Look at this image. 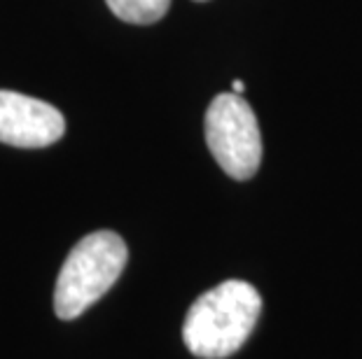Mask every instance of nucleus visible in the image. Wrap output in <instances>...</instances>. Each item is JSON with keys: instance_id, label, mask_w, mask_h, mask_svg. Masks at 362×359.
<instances>
[{"instance_id": "1", "label": "nucleus", "mask_w": 362, "mask_h": 359, "mask_svg": "<svg viewBox=\"0 0 362 359\" xmlns=\"http://www.w3.org/2000/svg\"><path fill=\"white\" fill-rule=\"evenodd\" d=\"M262 312V296L250 282L225 280L189 305L182 341L194 357L225 359L250 339Z\"/></svg>"}, {"instance_id": "6", "label": "nucleus", "mask_w": 362, "mask_h": 359, "mask_svg": "<svg viewBox=\"0 0 362 359\" xmlns=\"http://www.w3.org/2000/svg\"><path fill=\"white\" fill-rule=\"evenodd\" d=\"M243 82L241 80H234V84H232V91H234V94H243Z\"/></svg>"}, {"instance_id": "7", "label": "nucleus", "mask_w": 362, "mask_h": 359, "mask_svg": "<svg viewBox=\"0 0 362 359\" xmlns=\"http://www.w3.org/2000/svg\"><path fill=\"white\" fill-rule=\"evenodd\" d=\"M199 3H204V0H199Z\"/></svg>"}, {"instance_id": "5", "label": "nucleus", "mask_w": 362, "mask_h": 359, "mask_svg": "<svg viewBox=\"0 0 362 359\" xmlns=\"http://www.w3.org/2000/svg\"><path fill=\"white\" fill-rule=\"evenodd\" d=\"M115 17L127 24H155L171 7V0H105Z\"/></svg>"}, {"instance_id": "4", "label": "nucleus", "mask_w": 362, "mask_h": 359, "mask_svg": "<svg viewBox=\"0 0 362 359\" xmlns=\"http://www.w3.org/2000/svg\"><path fill=\"white\" fill-rule=\"evenodd\" d=\"M66 119L61 110L40 98L0 89V142L12 147H49L64 138Z\"/></svg>"}, {"instance_id": "3", "label": "nucleus", "mask_w": 362, "mask_h": 359, "mask_svg": "<svg viewBox=\"0 0 362 359\" xmlns=\"http://www.w3.org/2000/svg\"><path fill=\"white\" fill-rule=\"evenodd\" d=\"M206 142L215 162L234 180H250L262 164L255 112L241 94H220L206 110Z\"/></svg>"}, {"instance_id": "2", "label": "nucleus", "mask_w": 362, "mask_h": 359, "mask_svg": "<svg viewBox=\"0 0 362 359\" xmlns=\"http://www.w3.org/2000/svg\"><path fill=\"white\" fill-rule=\"evenodd\" d=\"M129 259L127 243L115 231H94L68 252L54 287V312L61 320L80 317L122 276Z\"/></svg>"}]
</instances>
